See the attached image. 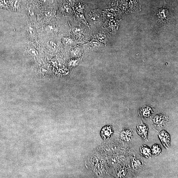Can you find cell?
<instances>
[{
	"instance_id": "6da1fadb",
	"label": "cell",
	"mask_w": 178,
	"mask_h": 178,
	"mask_svg": "<svg viewBox=\"0 0 178 178\" xmlns=\"http://www.w3.org/2000/svg\"><path fill=\"white\" fill-rule=\"evenodd\" d=\"M164 2V6L162 8H153L154 14L152 18L153 25L156 28L155 30L158 29H161L166 27L172 23V19L174 18V15L172 14L171 11L165 0Z\"/></svg>"
},
{
	"instance_id": "7a4b0ae2",
	"label": "cell",
	"mask_w": 178,
	"mask_h": 178,
	"mask_svg": "<svg viewBox=\"0 0 178 178\" xmlns=\"http://www.w3.org/2000/svg\"><path fill=\"white\" fill-rule=\"evenodd\" d=\"M170 121L169 118L162 114H160L155 116L152 120V123L153 128L158 131L169 123Z\"/></svg>"
},
{
	"instance_id": "3957f363",
	"label": "cell",
	"mask_w": 178,
	"mask_h": 178,
	"mask_svg": "<svg viewBox=\"0 0 178 178\" xmlns=\"http://www.w3.org/2000/svg\"><path fill=\"white\" fill-rule=\"evenodd\" d=\"M136 131L138 134L145 142L147 141L148 128L146 124L141 122L137 125Z\"/></svg>"
},
{
	"instance_id": "277c9868",
	"label": "cell",
	"mask_w": 178,
	"mask_h": 178,
	"mask_svg": "<svg viewBox=\"0 0 178 178\" xmlns=\"http://www.w3.org/2000/svg\"><path fill=\"white\" fill-rule=\"evenodd\" d=\"M154 111V108L149 106H144L138 111V114L140 117L143 119H147L151 117Z\"/></svg>"
},
{
	"instance_id": "5b68a950",
	"label": "cell",
	"mask_w": 178,
	"mask_h": 178,
	"mask_svg": "<svg viewBox=\"0 0 178 178\" xmlns=\"http://www.w3.org/2000/svg\"><path fill=\"white\" fill-rule=\"evenodd\" d=\"M158 137L163 145L166 148H169L170 144V136L169 134L166 131L162 130L158 135Z\"/></svg>"
},
{
	"instance_id": "8992f818",
	"label": "cell",
	"mask_w": 178,
	"mask_h": 178,
	"mask_svg": "<svg viewBox=\"0 0 178 178\" xmlns=\"http://www.w3.org/2000/svg\"><path fill=\"white\" fill-rule=\"evenodd\" d=\"M113 133V131L112 126L107 125L102 128L100 134L103 139L106 140L112 136Z\"/></svg>"
},
{
	"instance_id": "52a82bcc",
	"label": "cell",
	"mask_w": 178,
	"mask_h": 178,
	"mask_svg": "<svg viewBox=\"0 0 178 178\" xmlns=\"http://www.w3.org/2000/svg\"><path fill=\"white\" fill-rule=\"evenodd\" d=\"M121 139L125 142H129L131 140L133 136L132 131L129 129L124 130L120 135Z\"/></svg>"
},
{
	"instance_id": "ba28073f",
	"label": "cell",
	"mask_w": 178,
	"mask_h": 178,
	"mask_svg": "<svg viewBox=\"0 0 178 178\" xmlns=\"http://www.w3.org/2000/svg\"><path fill=\"white\" fill-rule=\"evenodd\" d=\"M140 151L141 154L143 156L147 159H150L152 157V154L151 149L147 145H142L140 148Z\"/></svg>"
},
{
	"instance_id": "9c48e42d",
	"label": "cell",
	"mask_w": 178,
	"mask_h": 178,
	"mask_svg": "<svg viewBox=\"0 0 178 178\" xmlns=\"http://www.w3.org/2000/svg\"><path fill=\"white\" fill-rule=\"evenodd\" d=\"M152 154L154 156H158L161 154L162 150L161 147L159 145H153L151 148Z\"/></svg>"
},
{
	"instance_id": "30bf717a",
	"label": "cell",
	"mask_w": 178,
	"mask_h": 178,
	"mask_svg": "<svg viewBox=\"0 0 178 178\" xmlns=\"http://www.w3.org/2000/svg\"><path fill=\"white\" fill-rule=\"evenodd\" d=\"M131 164L133 169L135 170H136L140 168L142 165L141 162L135 157L132 158Z\"/></svg>"
},
{
	"instance_id": "8fae6325",
	"label": "cell",
	"mask_w": 178,
	"mask_h": 178,
	"mask_svg": "<svg viewBox=\"0 0 178 178\" xmlns=\"http://www.w3.org/2000/svg\"><path fill=\"white\" fill-rule=\"evenodd\" d=\"M129 5L130 8L133 10L140 9V5L138 3V0H130Z\"/></svg>"
},
{
	"instance_id": "7c38bea8",
	"label": "cell",
	"mask_w": 178,
	"mask_h": 178,
	"mask_svg": "<svg viewBox=\"0 0 178 178\" xmlns=\"http://www.w3.org/2000/svg\"><path fill=\"white\" fill-rule=\"evenodd\" d=\"M81 49L79 47H76L72 49L70 54L73 57H78L80 56Z\"/></svg>"
},
{
	"instance_id": "4fadbf2b",
	"label": "cell",
	"mask_w": 178,
	"mask_h": 178,
	"mask_svg": "<svg viewBox=\"0 0 178 178\" xmlns=\"http://www.w3.org/2000/svg\"><path fill=\"white\" fill-rule=\"evenodd\" d=\"M27 51L30 55L33 56H36L38 55V51L33 48L29 47L27 49Z\"/></svg>"
},
{
	"instance_id": "5bb4252c",
	"label": "cell",
	"mask_w": 178,
	"mask_h": 178,
	"mask_svg": "<svg viewBox=\"0 0 178 178\" xmlns=\"http://www.w3.org/2000/svg\"><path fill=\"white\" fill-rule=\"evenodd\" d=\"M55 29V26L52 24H49L47 25L45 28V30L48 33H52Z\"/></svg>"
},
{
	"instance_id": "9a60e30c",
	"label": "cell",
	"mask_w": 178,
	"mask_h": 178,
	"mask_svg": "<svg viewBox=\"0 0 178 178\" xmlns=\"http://www.w3.org/2000/svg\"><path fill=\"white\" fill-rule=\"evenodd\" d=\"M26 30L28 33L31 36H34L35 34V30L31 26H28L26 28Z\"/></svg>"
},
{
	"instance_id": "2e32d148",
	"label": "cell",
	"mask_w": 178,
	"mask_h": 178,
	"mask_svg": "<svg viewBox=\"0 0 178 178\" xmlns=\"http://www.w3.org/2000/svg\"><path fill=\"white\" fill-rule=\"evenodd\" d=\"M127 169L124 167L121 169L118 174V177L120 178L124 177L127 174Z\"/></svg>"
},
{
	"instance_id": "e0dca14e",
	"label": "cell",
	"mask_w": 178,
	"mask_h": 178,
	"mask_svg": "<svg viewBox=\"0 0 178 178\" xmlns=\"http://www.w3.org/2000/svg\"><path fill=\"white\" fill-rule=\"evenodd\" d=\"M63 8L64 11L67 13H70L71 11V8L70 6L67 3H65L63 4Z\"/></svg>"
},
{
	"instance_id": "ac0fdd59",
	"label": "cell",
	"mask_w": 178,
	"mask_h": 178,
	"mask_svg": "<svg viewBox=\"0 0 178 178\" xmlns=\"http://www.w3.org/2000/svg\"><path fill=\"white\" fill-rule=\"evenodd\" d=\"M80 60L79 59H75V60H71L69 62V64L70 66H74L77 65L79 64Z\"/></svg>"
},
{
	"instance_id": "d6986e66",
	"label": "cell",
	"mask_w": 178,
	"mask_h": 178,
	"mask_svg": "<svg viewBox=\"0 0 178 178\" xmlns=\"http://www.w3.org/2000/svg\"><path fill=\"white\" fill-rule=\"evenodd\" d=\"M49 45H50L51 48L53 49H55L57 47V45L56 42L54 40H51L49 42Z\"/></svg>"
},
{
	"instance_id": "ffe728a7",
	"label": "cell",
	"mask_w": 178,
	"mask_h": 178,
	"mask_svg": "<svg viewBox=\"0 0 178 178\" xmlns=\"http://www.w3.org/2000/svg\"><path fill=\"white\" fill-rule=\"evenodd\" d=\"M63 43L64 45L68 46L71 43V40L70 39L67 38H64L63 39Z\"/></svg>"
},
{
	"instance_id": "44dd1931",
	"label": "cell",
	"mask_w": 178,
	"mask_h": 178,
	"mask_svg": "<svg viewBox=\"0 0 178 178\" xmlns=\"http://www.w3.org/2000/svg\"><path fill=\"white\" fill-rule=\"evenodd\" d=\"M73 33L75 34L80 33L81 32V29L79 28H74L73 29Z\"/></svg>"
},
{
	"instance_id": "7402d4cb",
	"label": "cell",
	"mask_w": 178,
	"mask_h": 178,
	"mask_svg": "<svg viewBox=\"0 0 178 178\" xmlns=\"http://www.w3.org/2000/svg\"><path fill=\"white\" fill-rule=\"evenodd\" d=\"M54 0H42V1L44 3L48 4L53 3Z\"/></svg>"
},
{
	"instance_id": "603a6c76",
	"label": "cell",
	"mask_w": 178,
	"mask_h": 178,
	"mask_svg": "<svg viewBox=\"0 0 178 178\" xmlns=\"http://www.w3.org/2000/svg\"><path fill=\"white\" fill-rule=\"evenodd\" d=\"M29 14L30 16H33L34 15V12L33 10L29 9Z\"/></svg>"
}]
</instances>
